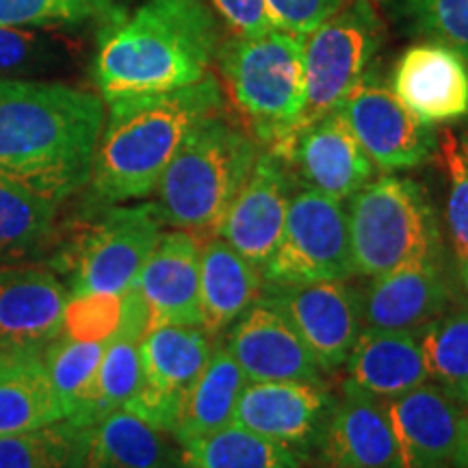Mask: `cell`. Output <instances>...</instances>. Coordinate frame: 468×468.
<instances>
[{
    "label": "cell",
    "mask_w": 468,
    "mask_h": 468,
    "mask_svg": "<svg viewBox=\"0 0 468 468\" xmlns=\"http://www.w3.org/2000/svg\"><path fill=\"white\" fill-rule=\"evenodd\" d=\"M104 120L91 91L0 79V178L61 204L90 185Z\"/></svg>",
    "instance_id": "6da1fadb"
},
{
    "label": "cell",
    "mask_w": 468,
    "mask_h": 468,
    "mask_svg": "<svg viewBox=\"0 0 468 468\" xmlns=\"http://www.w3.org/2000/svg\"><path fill=\"white\" fill-rule=\"evenodd\" d=\"M221 44L219 22L204 0H148L113 17L93 61L104 102L200 83Z\"/></svg>",
    "instance_id": "7a4b0ae2"
},
{
    "label": "cell",
    "mask_w": 468,
    "mask_h": 468,
    "mask_svg": "<svg viewBox=\"0 0 468 468\" xmlns=\"http://www.w3.org/2000/svg\"><path fill=\"white\" fill-rule=\"evenodd\" d=\"M224 107L213 74L183 90L109 102L90 178L91 207L148 197L191 128Z\"/></svg>",
    "instance_id": "3957f363"
},
{
    "label": "cell",
    "mask_w": 468,
    "mask_h": 468,
    "mask_svg": "<svg viewBox=\"0 0 468 468\" xmlns=\"http://www.w3.org/2000/svg\"><path fill=\"white\" fill-rule=\"evenodd\" d=\"M261 145L226 107L202 117L185 137L156 185L165 226L208 234L248 183Z\"/></svg>",
    "instance_id": "277c9868"
},
{
    "label": "cell",
    "mask_w": 468,
    "mask_h": 468,
    "mask_svg": "<svg viewBox=\"0 0 468 468\" xmlns=\"http://www.w3.org/2000/svg\"><path fill=\"white\" fill-rule=\"evenodd\" d=\"M215 61L232 113L262 150L286 159L306 98L302 35L282 28L251 37L234 35L219 44Z\"/></svg>",
    "instance_id": "5b68a950"
},
{
    "label": "cell",
    "mask_w": 468,
    "mask_h": 468,
    "mask_svg": "<svg viewBox=\"0 0 468 468\" xmlns=\"http://www.w3.org/2000/svg\"><path fill=\"white\" fill-rule=\"evenodd\" d=\"M356 276L376 278L410 262L441 259L442 232L423 186L386 174L349 200Z\"/></svg>",
    "instance_id": "8992f818"
},
{
    "label": "cell",
    "mask_w": 468,
    "mask_h": 468,
    "mask_svg": "<svg viewBox=\"0 0 468 468\" xmlns=\"http://www.w3.org/2000/svg\"><path fill=\"white\" fill-rule=\"evenodd\" d=\"M96 219L58 245L52 267L69 280V295L115 292L122 295L137 282L139 273L159 243L163 219L156 202L133 207H93Z\"/></svg>",
    "instance_id": "52a82bcc"
},
{
    "label": "cell",
    "mask_w": 468,
    "mask_h": 468,
    "mask_svg": "<svg viewBox=\"0 0 468 468\" xmlns=\"http://www.w3.org/2000/svg\"><path fill=\"white\" fill-rule=\"evenodd\" d=\"M308 35L303 39L306 98L297 133L341 107L347 93L368 72L384 37L378 0H349Z\"/></svg>",
    "instance_id": "ba28073f"
},
{
    "label": "cell",
    "mask_w": 468,
    "mask_h": 468,
    "mask_svg": "<svg viewBox=\"0 0 468 468\" xmlns=\"http://www.w3.org/2000/svg\"><path fill=\"white\" fill-rule=\"evenodd\" d=\"M354 276L349 219L343 202L297 185L282 237L262 269L265 282L310 284Z\"/></svg>",
    "instance_id": "9c48e42d"
},
{
    "label": "cell",
    "mask_w": 468,
    "mask_h": 468,
    "mask_svg": "<svg viewBox=\"0 0 468 468\" xmlns=\"http://www.w3.org/2000/svg\"><path fill=\"white\" fill-rule=\"evenodd\" d=\"M215 341L202 325H161L145 332L139 345L142 386L122 410L174 436L180 410L213 356Z\"/></svg>",
    "instance_id": "30bf717a"
},
{
    "label": "cell",
    "mask_w": 468,
    "mask_h": 468,
    "mask_svg": "<svg viewBox=\"0 0 468 468\" xmlns=\"http://www.w3.org/2000/svg\"><path fill=\"white\" fill-rule=\"evenodd\" d=\"M259 302L276 308L306 343L324 373H335L349 358L362 324L360 289L347 280L310 284H262Z\"/></svg>",
    "instance_id": "8fae6325"
},
{
    "label": "cell",
    "mask_w": 468,
    "mask_h": 468,
    "mask_svg": "<svg viewBox=\"0 0 468 468\" xmlns=\"http://www.w3.org/2000/svg\"><path fill=\"white\" fill-rule=\"evenodd\" d=\"M338 111L382 172L419 167L436 154L434 126L420 122L376 74L362 76Z\"/></svg>",
    "instance_id": "7c38bea8"
},
{
    "label": "cell",
    "mask_w": 468,
    "mask_h": 468,
    "mask_svg": "<svg viewBox=\"0 0 468 468\" xmlns=\"http://www.w3.org/2000/svg\"><path fill=\"white\" fill-rule=\"evenodd\" d=\"M335 403L325 382H248L232 423L284 444L306 464L314 462Z\"/></svg>",
    "instance_id": "4fadbf2b"
},
{
    "label": "cell",
    "mask_w": 468,
    "mask_h": 468,
    "mask_svg": "<svg viewBox=\"0 0 468 468\" xmlns=\"http://www.w3.org/2000/svg\"><path fill=\"white\" fill-rule=\"evenodd\" d=\"M297 185L282 156L261 150L248 183L234 197L215 234L262 271L282 237L286 210Z\"/></svg>",
    "instance_id": "5bb4252c"
},
{
    "label": "cell",
    "mask_w": 468,
    "mask_h": 468,
    "mask_svg": "<svg viewBox=\"0 0 468 468\" xmlns=\"http://www.w3.org/2000/svg\"><path fill=\"white\" fill-rule=\"evenodd\" d=\"M284 161L297 183L338 202L365 189L378 169L338 109L302 128Z\"/></svg>",
    "instance_id": "9a60e30c"
},
{
    "label": "cell",
    "mask_w": 468,
    "mask_h": 468,
    "mask_svg": "<svg viewBox=\"0 0 468 468\" xmlns=\"http://www.w3.org/2000/svg\"><path fill=\"white\" fill-rule=\"evenodd\" d=\"M221 343L248 382H325L313 354L289 321L256 302L230 325Z\"/></svg>",
    "instance_id": "2e32d148"
},
{
    "label": "cell",
    "mask_w": 468,
    "mask_h": 468,
    "mask_svg": "<svg viewBox=\"0 0 468 468\" xmlns=\"http://www.w3.org/2000/svg\"><path fill=\"white\" fill-rule=\"evenodd\" d=\"M360 297L362 324L367 327L412 335L453 306V289L442 256L371 278Z\"/></svg>",
    "instance_id": "e0dca14e"
},
{
    "label": "cell",
    "mask_w": 468,
    "mask_h": 468,
    "mask_svg": "<svg viewBox=\"0 0 468 468\" xmlns=\"http://www.w3.org/2000/svg\"><path fill=\"white\" fill-rule=\"evenodd\" d=\"M390 90L430 126L453 124L468 115V66L444 44L410 46L397 61Z\"/></svg>",
    "instance_id": "ac0fdd59"
},
{
    "label": "cell",
    "mask_w": 468,
    "mask_h": 468,
    "mask_svg": "<svg viewBox=\"0 0 468 468\" xmlns=\"http://www.w3.org/2000/svg\"><path fill=\"white\" fill-rule=\"evenodd\" d=\"M384 403L395 438L393 468H453L464 406L430 382Z\"/></svg>",
    "instance_id": "d6986e66"
},
{
    "label": "cell",
    "mask_w": 468,
    "mask_h": 468,
    "mask_svg": "<svg viewBox=\"0 0 468 468\" xmlns=\"http://www.w3.org/2000/svg\"><path fill=\"white\" fill-rule=\"evenodd\" d=\"M200 237L189 230L163 232L137 278L148 306V330L161 325H202Z\"/></svg>",
    "instance_id": "ffe728a7"
},
{
    "label": "cell",
    "mask_w": 468,
    "mask_h": 468,
    "mask_svg": "<svg viewBox=\"0 0 468 468\" xmlns=\"http://www.w3.org/2000/svg\"><path fill=\"white\" fill-rule=\"evenodd\" d=\"M314 462L325 468H393L395 438L386 403L345 379Z\"/></svg>",
    "instance_id": "44dd1931"
},
{
    "label": "cell",
    "mask_w": 468,
    "mask_h": 468,
    "mask_svg": "<svg viewBox=\"0 0 468 468\" xmlns=\"http://www.w3.org/2000/svg\"><path fill=\"white\" fill-rule=\"evenodd\" d=\"M68 289L50 271L0 265V349H44L58 336Z\"/></svg>",
    "instance_id": "7402d4cb"
},
{
    "label": "cell",
    "mask_w": 468,
    "mask_h": 468,
    "mask_svg": "<svg viewBox=\"0 0 468 468\" xmlns=\"http://www.w3.org/2000/svg\"><path fill=\"white\" fill-rule=\"evenodd\" d=\"M343 367L351 384L382 401L395 399L430 382L423 349L412 332L365 325Z\"/></svg>",
    "instance_id": "603a6c76"
},
{
    "label": "cell",
    "mask_w": 468,
    "mask_h": 468,
    "mask_svg": "<svg viewBox=\"0 0 468 468\" xmlns=\"http://www.w3.org/2000/svg\"><path fill=\"white\" fill-rule=\"evenodd\" d=\"M83 468H186L180 442L128 410L85 427Z\"/></svg>",
    "instance_id": "cb8c5ba5"
},
{
    "label": "cell",
    "mask_w": 468,
    "mask_h": 468,
    "mask_svg": "<svg viewBox=\"0 0 468 468\" xmlns=\"http://www.w3.org/2000/svg\"><path fill=\"white\" fill-rule=\"evenodd\" d=\"M262 271L230 248L224 239L207 237L200 245L202 327L210 336H224L250 306L259 302Z\"/></svg>",
    "instance_id": "d4e9b609"
},
{
    "label": "cell",
    "mask_w": 468,
    "mask_h": 468,
    "mask_svg": "<svg viewBox=\"0 0 468 468\" xmlns=\"http://www.w3.org/2000/svg\"><path fill=\"white\" fill-rule=\"evenodd\" d=\"M44 349H0V436L66 420L44 365Z\"/></svg>",
    "instance_id": "484cf974"
},
{
    "label": "cell",
    "mask_w": 468,
    "mask_h": 468,
    "mask_svg": "<svg viewBox=\"0 0 468 468\" xmlns=\"http://www.w3.org/2000/svg\"><path fill=\"white\" fill-rule=\"evenodd\" d=\"M245 384L248 379L226 351L221 336H218L213 356L196 384L191 386L185 406L180 410V419L174 430L176 441L183 444L230 425Z\"/></svg>",
    "instance_id": "4316f807"
},
{
    "label": "cell",
    "mask_w": 468,
    "mask_h": 468,
    "mask_svg": "<svg viewBox=\"0 0 468 468\" xmlns=\"http://www.w3.org/2000/svg\"><path fill=\"white\" fill-rule=\"evenodd\" d=\"M58 204L0 178V265H28L57 245Z\"/></svg>",
    "instance_id": "83f0119b"
},
{
    "label": "cell",
    "mask_w": 468,
    "mask_h": 468,
    "mask_svg": "<svg viewBox=\"0 0 468 468\" xmlns=\"http://www.w3.org/2000/svg\"><path fill=\"white\" fill-rule=\"evenodd\" d=\"M180 447L186 468H303V460L289 447L237 423Z\"/></svg>",
    "instance_id": "f1b7e54d"
},
{
    "label": "cell",
    "mask_w": 468,
    "mask_h": 468,
    "mask_svg": "<svg viewBox=\"0 0 468 468\" xmlns=\"http://www.w3.org/2000/svg\"><path fill=\"white\" fill-rule=\"evenodd\" d=\"M417 336L430 382L468 408V306L447 308Z\"/></svg>",
    "instance_id": "f546056e"
},
{
    "label": "cell",
    "mask_w": 468,
    "mask_h": 468,
    "mask_svg": "<svg viewBox=\"0 0 468 468\" xmlns=\"http://www.w3.org/2000/svg\"><path fill=\"white\" fill-rule=\"evenodd\" d=\"M104 345L107 343H80L58 335L42 351L46 371H48L66 420L76 427L91 397Z\"/></svg>",
    "instance_id": "4dcf8cb0"
},
{
    "label": "cell",
    "mask_w": 468,
    "mask_h": 468,
    "mask_svg": "<svg viewBox=\"0 0 468 468\" xmlns=\"http://www.w3.org/2000/svg\"><path fill=\"white\" fill-rule=\"evenodd\" d=\"M85 427L69 420L0 436V468H83Z\"/></svg>",
    "instance_id": "1f68e13d"
},
{
    "label": "cell",
    "mask_w": 468,
    "mask_h": 468,
    "mask_svg": "<svg viewBox=\"0 0 468 468\" xmlns=\"http://www.w3.org/2000/svg\"><path fill=\"white\" fill-rule=\"evenodd\" d=\"M406 31L458 52L468 66V0H390Z\"/></svg>",
    "instance_id": "d6a6232c"
},
{
    "label": "cell",
    "mask_w": 468,
    "mask_h": 468,
    "mask_svg": "<svg viewBox=\"0 0 468 468\" xmlns=\"http://www.w3.org/2000/svg\"><path fill=\"white\" fill-rule=\"evenodd\" d=\"M438 161L447 176V232L455 259H468V139L444 131L438 137Z\"/></svg>",
    "instance_id": "836d02e7"
},
{
    "label": "cell",
    "mask_w": 468,
    "mask_h": 468,
    "mask_svg": "<svg viewBox=\"0 0 468 468\" xmlns=\"http://www.w3.org/2000/svg\"><path fill=\"white\" fill-rule=\"evenodd\" d=\"M68 44L52 35L17 27H0V79H31L48 74L66 57Z\"/></svg>",
    "instance_id": "e575fe53"
},
{
    "label": "cell",
    "mask_w": 468,
    "mask_h": 468,
    "mask_svg": "<svg viewBox=\"0 0 468 468\" xmlns=\"http://www.w3.org/2000/svg\"><path fill=\"white\" fill-rule=\"evenodd\" d=\"M113 0H0V27H76L111 16Z\"/></svg>",
    "instance_id": "d590c367"
},
{
    "label": "cell",
    "mask_w": 468,
    "mask_h": 468,
    "mask_svg": "<svg viewBox=\"0 0 468 468\" xmlns=\"http://www.w3.org/2000/svg\"><path fill=\"white\" fill-rule=\"evenodd\" d=\"M122 319V295L115 292H80L69 295L63 306L58 335L80 343H107Z\"/></svg>",
    "instance_id": "8d00e7d4"
},
{
    "label": "cell",
    "mask_w": 468,
    "mask_h": 468,
    "mask_svg": "<svg viewBox=\"0 0 468 468\" xmlns=\"http://www.w3.org/2000/svg\"><path fill=\"white\" fill-rule=\"evenodd\" d=\"M276 28L306 37L338 14L349 0H265Z\"/></svg>",
    "instance_id": "74e56055"
},
{
    "label": "cell",
    "mask_w": 468,
    "mask_h": 468,
    "mask_svg": "<svg viewBox=\"0 0 468 468\" xmlns=\"http://www.w3.org/2000/svg\"><path fill=\"white\" fill-rule=\"evenodd\" d=\"M213 5L237 37H251L276 28L265 0H213Z\"/></svg>",
    "instance_id": "f35d334b"
},
{
    "label": "cell",
    "mask_w": 468,
    "mask_h": 468,
    "mask_svg": "<svg viewBox=\"0 0 468 468\" xmlns=\"http://www.w3.org/2000/svg\"><path fill=\"white\" fill-rule=\"evenodd\" d=\"M453 468H468V408L460 420L458 441L453 449Z\"/></svg>",
    "instance_id": "ab89813d"
},
{
    "label": "cell",
    "mask_w": 468,
    "mask_h": 468,
    "mask_svg": "<svg viewBox=\"0 0 468 468\" xmlns=\"http://www.w3.org/2000/svg\"><path fill=\"white\" fill-rule=\"evenodd\" d=\"M460 271H462V282L468 289V259L464 262H460Z\"/></svg>",
    "instance_id": "60d3db41"
},
{
    "label": "cell",
    "mask_w": 468,
    "mask_h": 468,
    "mask_svg": "<svg viewBox=\"0 0 468 468\" xmlns=\"http://www.w3.org/2000/svg\"><path fill=\"white\" fill-rule=\"evenodd\" d=\"M310 468H325V466H321V464H317V462H313V466Z\"/></svg>",
    "instance_id": "b9f144b4"
},
{
    "label": "cell",
    "mask_w": 468,
    "mask_h": 468,
    "mask_svg": "<svg viewBox=\"0 0 468 468\" xmlns=\"http://www.w3.org/2000/svg\"><path fill=\"white\" fill-rule=\"evenodd\" d=\"M464 134H466V139H468V131H466V133H464Z\"/></svg>",
    "instance_id": "7bdbcfd3"
}]
</instances>
